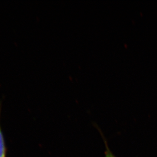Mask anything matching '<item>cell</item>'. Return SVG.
<instances>
[{"label": "cell", "mask_w": 157, "mask_h": 157, "mask_svg": "<svg viewBox=\"0 0 157 157\" xmlns=\"http://www.w3.org/2000/svg\"><path fill=\"white\" fill-rule=\"evenodd\" d=\"M2 101H0V117L1 113ZM7 148L6 147V143L5 140L4 136L0 124V157H6Z\"/></svg>", "instance_id": "obj_1"}, {"label": "cell", "mask_w": 157, "mask_h": 157, "mask_svg": "<svg viewBox=\"0 0 157 157\" xmlns=\"http://www.w3.org/2000/svg\"><path fill=\"white\" fill-rule=\"evenodd\" d=\"M97 128H98L99 131L100 132V133H101V135H102V136L103 140H104V144H105V148H105V157H116V156L112 153V151H110V148H109L108 144H107V142L106 140L105 137H104L103 134L102 133V132H101V131L98 128V127H97Z\"/></svg>", "instance_id": "obj_2"}]
</instances>
